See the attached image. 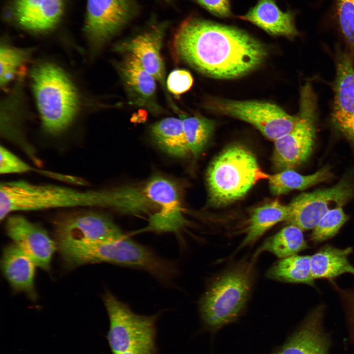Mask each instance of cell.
<instances>
[{"label":"cell","mask_w":354,"mask_h":354,"mask_svg":"<svg viewBox=\"0 0 354 354\" xmlns=\"http://www.w3.org/2000/svg\"><path fill=\"white\" fill-rule=\"evenodd\" d=\"M172 48L177 59L218 79L247 75L260 67L267 55L265 45L247 32L196 17L179 25Z\"/></svg>","instance_id":"6da1fadb"},{"label":"cell","mask_w":354,"mask_h":354,"mask_svg":"<svg viewBox=\"0 0 354 354\" xmlns=\"http://www.w3.org/2000/svg\"><path fill=\"white\" fill-rule=\"evenodd\" d=\"M58 247L70 266L106 262L147 272L165 285H171L178 269L173 261L166 259L149 247L127 235L115 239L88 243L58 242Z\"/></svg>","instance_id":"7a4b0ae2"},{"label":"cell","mask_w":354,"mask_h":354,"mask_svg":"<svg viewBox=\"0 0 354 354\" xmlns=\"http://www.w3.org/2000/svg\"><path fill=\"white\" fill-rule=\"evenodd\" d=\"M31 81L43 129L51 135L62 133L70 126L79 109L73 83L61 69L48 62L33 68Z\"/></svg>","instance_id":"3957f363"},{"label":"cell","mask_w":354,"mask_h":354,"mask_svg":"<svg viewBox=\"0 0 354 354\" xmlns=\"http://www.w3.org/2000/svg\"><path fill=\"white\" fill-rule=\"evenodd\" d=\"M253 280L252 264L247 263L237 264L214 279L199 303L205 326L216 330L235 322L246 307Z\"/></svg>","instance_id":"277c9868"},{"label":"cell","mask_w":354,"mask_h":354,"mask_svg":"<svg viewBox=\"0 0 354 354\" xmlns=\"http://www.w3.org/2000/svg\"><path fill=\"white\" fill-rule=\"evenodd\" d=\"M269 175L260 167L254 155L239 145L223 150L210 164L206 174L209 202L228 205L243 197L259 181Z\"/></svg>","instance_id":"5b68a950"},{"label":"cell","mask_w":354,"mask_h":354,"mask_svg":"<svg viewBox=\"0 0 354 354\" xmlns=\"http://www.w3.org/2000/svg\"><path fill=\"white\" fill-rule=\"evenodd\" d=\"M297 121L287 134L274 142L272 162L276 170L293 169L310 156L316 138L317 102L312 87L307 82L300 90Z\"/></svg>","instance_id":"8992f818"},{"label":"cell","mask_w":354,"mask_h":354,"mask_svg":"<svg viewBox=\"0 0 354 354\" xmlns=\"http://www.w3.org/2000/svg\"><path fill=\"white\" fill-rule=\"evenodd\" d=\"M13 202L18 211L58 208L104 207V190H80L54 184H37L20 180L15 185Z\"/></svg>","instance_id":"52a82bcc"},{"label":"cell","mask_w":354,"mask_h":354,"mask_svg":"<svg viewBox=\"0 0 354 354\" xmlns=\"http://www.w3.org/2000/svg\"><path fill=\"white\" fill-rule=\"evenodd\" d=\"M103 298L110 323L107 339L113 354L155 343L160 313L150 316L137 314L108 291Z\"/></svg>","instance_id":"ba28073f"},{"label":"cell","mask_w":354,"mask_h":354,"mask_svg":"<svg viewBox=\"0 0 354 354\" xmlns=\"http://www.w3.org/2000/svg\"><path fill=\"white\" fill-rule=\"evenodd\" d=\"M218 112L246 122L265 137L275 141L289 133L297 115H291L278 105L258 100H220L210 106Z\"/></svg>","instance_id":"9c48e42d"},{"label":"cell","mask_w":354,"mask_h":354,"mask_svg":"<svg viewBox=\"0 0 354 354\" xmlns=\"http://www.w3.org/2000/svg\"><path fill=\"white\" fill-rule=\"evenodd\" d=\"M84 27L94 49H98L123 28L134 15L133 0H88Z\"/></svg>","instance_id":"30bf717a"},{"label":"cell","mask_w":354,"mask_h":354,"mask_svg":"<svg viewBox=\"0 0 354 354\" xmlns=\"http://www.w3.org/2000/svg\"><path fill=\"white\" fill-rule=\"evenodd\" d=\"M354 194V186L346 178L330 188L302 193L288 205L287 222L302 231L313 229L330 209V204L342 206Z\"/></svg>","instance_id":"8fae6325"},{"label":"cell","mask_w":354,"mask_h":354,"mask_svg":"<svg viewBox=\"0 0 354 354\" xmlns=\"http://www.w3.org/2000/svg\"><path fill=\"white\" fill-rule=\"evenodd\" d=\"M143 191L156 212L150 216L146 231L177 232L185 224L182 214L181 196L177 185L161 176H155L146 183Z\"/></svg>","instance_id":"7c38bea8"},{"label":"cell","mask_w":354,"mask_h":354,"mask_svg":"<svg viewBox=\"0 0 354 354\" xmlns=\"http://www.w3.org/2000/svg\"><path fill=\"white\" fill-rule=\"evenodd\" d=\"M55 231L58 242L77 243L95 242L126 235L109 217L91 211L59 217L56 222Z\"/></svg>","instance_id":"4fadbf2b"},{"label":"cell","mask_w":354,"mask_h":354,"mask_svg":"<svg viewBox=\"0 0 354 354\" xmlns=\"http://www.w3.org/2000/svg\"><path fill=\"white\" fill-rule=\"evenodd\" d=\"M331 119L346 137L354 140V66L348 53L337 48Z\"/></svg>","instance_id":"5bb4252c"},{"label":"cell","mask_w":354,"mask_h":354,"mask_svg":"<svg viewBox=\"0 0 354 354\" xmlns=\"http://www.w3.org/2000/svg\"><path fill=\"white\" fill-rule=\"evenodd\" d=\"M8 236L34 261L36 266L48 270L56 244L39 225L24 216L14 215L6 223Z\"/></svg>","instance_id":"9a60e30c"},{"label":"cell","mask_w":354,"mask_h":354,"mask_svg":"<svg viewBox=\"0 0 354 354\" xmlns=\"http://www.w3.org/2000/svg\"><path fill=\"white\" fill-rule=\"evenodd\" d=\"M165 24L154 26L130 39L117 44L116 51L133 56L142 66L166 89L165 69L161 48Z\"/></svg>","instance_id":"2e32d148"},{"label":"cell","mask_w":354,"mask_h":354,"mask_svg":"<svg viewBox=\"0 0 354 354\" xmlns=\"http://www.w3.org/2000/svg\"><path fill=\"white\" fill-rule=\"evenodd\" d=\"M117 67L130 103L153 114L162 110L156 98V82L133 56L126 54Z\"/></svg>","instance_id":"e0dca14e"},{"label":"cell","mask_w":354,"mask_h":354,"mask_svg":"<svg viewBox=\"0 0 354 354\" xmlns=\"http://www.w3.org/2000/svg\"><path fill=\"white\" fill-rule=\"evenodd\" d=\"M324 310L323 304L312 310L284 345L273 354H328L330 339L323 326Z\"/></svg>","instance_id":"ac0fdd59"},{"label":"cell","mask_w":354,"mask_h":354,"mask_svg":"<svg viewBox=\"0 0 354 354\" xmlns=\"http://www.w3.org/2000/svg\"><path fill=\"white\" fill-rule=\"evenodd\" d=\"M63 0H13L11 13L21 26L36 32L50 30L60 20Z\"/></svg>","instance_id":"d6986e66"},{"label":"cell","mask_w":354,"mask_h":354,"mask_svg":"<svg viewBox=\"0 0 354 354\" xmlns=\"http://www.w3.org/2000/svg\"><path fill=\"white\" fill-rule=\"evenodd\" d=\"M295 13L282 11L275 0H259L245 14L237 18L249 22L267 33L292 38L298 35Z\"/></svg>","instance_id":"ffe728a7"},{"label":"cell","mask_w":354,"mask_h":354,"mask_svg":"<svg viewBox=\"0 0 354 354\" xmlns=\"http://www.w3.org/2000/svg\"><path fill=\"white\" fill-rule=\"evenodd\" d=\"M1 265L4 276L15 290L35 296L36 265L24 251L15 243L8 245L4 249Z\"/></svg>","instance_id":"44dd1931"},{"label":"cell","mask_w":354,"mask_h":354,"mask_svg":"<svg viewBox=\"0 0 354 354\" xmlns=\"http://www.w3.org/2000/svg\"><path fill=\"white\" fill-rule=\"evenodd\" d=\"M352 247L340 249L326 245L310 256L311 271L314 279H332L342 274L354 275V266L348 260Z\"/></svg>","instance_id":"7402d4cb"},{"label":"cell","mask_w":354,"mask_h":354,"mask_svg":"<svg viewBox=\"0 0 354 354\" xmlns=\"http://www.w3.org/2000/svg\"><path fill=\"white\" fill-rule=\"evenodd\" d=\"M289 205L275 200L254 209L249 217L245 236L240 248L254 244L268 230L277 224L287 221Z\"/></svg>","instance_id":"603a6c76"},{"label":"cell","mask_w":354,"mask_h":354,"mask_svg":"<svg viewBox=\"0 0 354 354\" xmlns=\"http://www.w3.org/2000/svg\"><path fill=\"white\" fill-rule=\"evenodd\" d=\"M321 24L335 29L351 53L354 55V0H325Z\"/></svg>","instance_id":"cb8c5ba5"},{"label":"cell","mask_w":354,"mask_h":354,"mask_svg":"<svg viewBox=\"0 0 354 354\" xmlns=\"http://www.w3.org/2000/svg\"><path fill=\"white\" fill-rule=\"evenodd\" d=\"M150 133L157 145L168 153L177 157L189 153L179 117H168L154 123Z\"/></svg>","instance_id":"d4e9b609"},{"label":"cell","mask_w":354,"mask_h":354,"mask_svg":"<svg viewBox=\"0 0 354 354\" xmlns=\"http://www.w3.org/2000/svg\"><path fill=\"white\" fill-rule=\"evenodd\" d=\"M268 278L285 283H302L315 286L311 271L310 256L293 255L281 259L268 270Z\"/></svg>","instance_id":"484cf974"},{"label":"cell","mask_w":354,"mask_h":354,"mask_svg":"<svg viewBox=\"0 0 354 354\" xmlns=\"http://www.w3.org/2000/svg\"><path fill=\"white\" fill-rule=\"evenodd\" d=\"M330 175V169L327 166L309 175H302L293 169H286L269 175L267 179L271 193L280 195L295 190L304 189L326 180Z\"/></svg>","instance_id":"4316f807"},{"label":"cell","mask_w":354,"mask_h":354,"mask_svg":"<svg viewBox=\"0 0 354 354\" xmlns=\"http://www.w3.org/2000/svg\"><path fill=\"white\" fill-rule=\"evenodd\" d=\"M302 231L290 224L266 240L257 253L267 251L280 259L296 255L308 247Z\"/></svg>","instance_id":"83f0119b"},{"label":"cell","mask_w":354,"mask_h":354,"mask_svg":"<svg viewBox=\"0 0 354 354\" xmlns=\"http://www.w3.org/2000/svg\"><path fill=\"white\" fill-rule=\"evenodd\" d=\"M189 153L196 156L201 153L211 137L214 122L208 118L196 115L193 116L179 114Z\"/></svg>","instance_id":"f1b7e54d"},{"label":"cell","mask_w":354,"mask_h":354,"mask_svg":"<svg viewBox=\"0 0 354 354\" xmlns=\"http://www.w3.org/2000/svg\"><path fill=\"white\" fill-rule=\"evenodd\" d=\"M30 55L28 50L3 45L0 51V83L6 87L16 77Z\"/></svg>","instance_id":"f546056e"},{"label":"cell","mask_w":354,"mask_h":354,"mask_svg":"<svg viewBox=\"0 0 354 354\" xmlns=\"http://www.w3.org/2000/svg\"><path fill=\"white\" fill-rule=\"evenodd\" d=\"M342 206H337L330 209L313 229L311 239L315 242H321L333 237L346 222L348 216Z\"/></svg>","instance_id":"4dcf8cb0"},{"label":"cell","mask_w":354,"mask_h":354,"mask_svg":"<svg viewBox=\"0 0 354 354\" xmlns=\"http://www.w3.org/2000/svg\"><path fill=\"white\" fill-rule=\"evenodd\" d=\"M0 173L21 174L32 171L33 168L5 147L0 148Z\"/></svg>","instance_id":"1f68e13d"},{"label":"cell","mask_w":354,"mask_h":354,"mask_svg":"<svg viewBox=\"0 0 354 354\" xmlns=\"http://www.w3.org/2000/svg\"><path fill=\"white\" fill-rule=\"evenodd\" d=\"M193 84V77L188 71L177 69L172 71L168 75L166 88L172 94L178 95L189 90Z\"/></svg>","instance_id":"d6a6232c"},{"label":"cell","mask_w":354,"mask_h":354,"mask_svg":"<svg viewBox=\"0 0 354 354\" xmlns=\"http://www.w3.org/2000/svg\"><path fill=\"white\" fill-rule=\"evenodd\" d=\"M212 15L220 18L232 16L230 0H194Z\"/></svg>","instance_id":"836d02e7"},{"label":"cell","mask_w":354,"mask_h":354,"mask_svg":"<svg viewBox=\"0 0 354 354\" xmlns=\"http://www.w3.org/2000/svg\"><path fill=\"white\" fill-rule=\"evenodd\" d=\"M345 303L350 339L354 343V291H341Z\"/></svg>","instance_id":"e575fe53"},{"label":"cell","mask_w":354,"mask_h":354,"mask_svg":"<svg viewBox=\"0 0 354 354\" xmlns=\"http://www.w3.org/2000/svg\"><path fill=\"white\" fill-rule=\"evenodd\" d=\"M113 354H157V349L155 343H152Z\"/></svg>","instance_id":"d590c367"},{"label":"cell","mask_w":354,"mask_h":354,"mask_svg":"<svg viewBox=\"0 0 354 354\" xmlns=\"http://www.w3.org/2000/svg\"><path fill=\"white\" fill-rule=\"evenodd\" d=\"M164 0L165 1H167V2H169V1H171L172 0Z\"/></svg>","instance_id":"8d00e7d4"}]
</instances>
